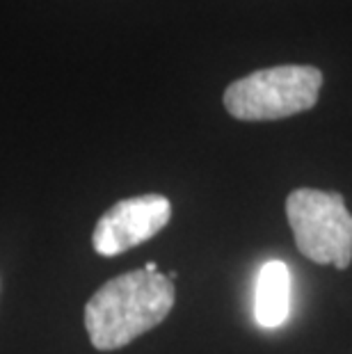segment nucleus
Here are the masks:
<instances>
[{
  "instance_id": "obj_1",
  "label": "nucleus",
  "mask_w": 352,
  "mask_h": 354,
  "mask_svg": "<svg viewBox=\"0 0 352 354\" xmlns=\"http://www.w3.org/2000/svg\"><path fill=\"white\" fill-rule=\"evenodd\" d=\"M174 281L145 268L110 279L85 304L89 341L101 352L124 348L160 325L174 306Z\"/></svg>"
},
{
  "instance_id": "obj_2",
  "label": "nucleus",
  "mask_w": 352,
  "mask_h": 354,
  "mask_svg": "<svg viewBox=\"0 0 352 354\" xmlns=\"http://www.w3.org/2000/svg\"><path fill=\"white\" fill-rule=\"evenodd\" d=\"M323 73L309 64L259 69L224 89V108L241 122H275L311 110L318 103Z\"/></svg>"
},
{
  "instance_id": "obj_3",
  "label": "nucleus",
  "mask_w": 352,
  "mask_h": 354,
  "mask_svg": "<svg viewBox=\"0 0 352 354\" xmlns=\"http://www.w3.org/2000/svg\"><path fill=\"white\" fill-rule=\"evenodd\" d=\"M286 217L299 254L309 261L336 270L352 263V215L343 194L297 187L286 199Z\"/></svg>"
},
{
  "instance_id": "obj_4",
  "label": "nucleus",
  "mask_w": 352,
  "mask_h": 354,
  "mask_svg": "<svg viewBox=\"0 0 352 354\" xmlns=\"http://www.w3.org/2000/svg\"><path fill=\"white\" fill-rule=\"evenodd\" d=\"M172 203L165 194H140L122 199L99 217L92 245L101 256H119L133 250L167 227Z\"/></svg>"
},
{
  "instance_id": "obj_5",
  "label": "nucleus",
  "mask_w": 352,
  "mask_h": 354,
  "mask_svg": "<svg viewBox=\"0 0 352 354\" xmlns=\"http://www.w3.org/2000/svg\"><path fill=\"white\" fill-rule=\"evenodd\" d=\"M290 311V270L284 261H268L259 270L254 315L266 329L281 327Z\"/></svg>"
},
{
  "instance_id": "obj_6",
  "label": "nucleus",
  "mask_w": 352,
  "mask_h": 354,
  "mask_svg": "<svg viewBox=\"0 0 352 354\" xmlns=\"http://www.w3.org/2000/svg\"><path fill=\"white\" fill-rule=\"evenodd\" d=\"M145 270H147V272H158V266H156V263H147Z\"/></svg>"
}]
</instances>
